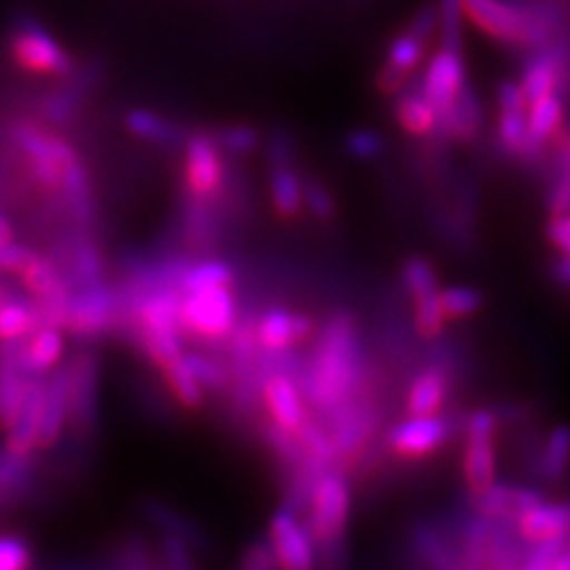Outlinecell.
Returning a JSON list of instances; mask_svg holds the SVG:
<instances>
[{
    "label": "cell",
    "mask_w": 570,
    "mask_h": 570,
    "mask_svg": "<svg viewBox=\"0 0 570 570\" xmlns=\"http://www.w3.org/2000/svg\"><path fill=\"white\" fill-rule=\"evenodd\" d=\"M43 397H46V381L41 376H29L20 412H17L14 421L6 431V444L12 452L33 454V450L39 448Z\"/></svg>",
    "instance_id": "obj_17"
},
{
    "label": "cell",
    "mask_w": 570,
    "mask_h": 570,
    "mask_svg": "<svg viewBox=\"0 0 570 570\" xmlns=\"http://www.w3.org/2000/svg\"><path fill=\"white\" fill-rule=\"evenodd\" d=\"M542 497L525 488H513V485H497L475 492V511L483 515V519H519L523 511L530 507L540 504Z\"/></svg>",
    "instance_id": "obj_24"
},
{
    "label": "cell",
    "mask_w": 570,
    "mask_h": 570,
    "mask_svg": "<svg viewBox=\"0 0 570 570\" xmlns=\"http://www.w3.org/2000/svg\"><path fill=\"white\" fill-rule=\"evenodd\" d=\"M22 297H29L24 285L20 288V285L0 278V307L8 305V302H12V299H22Z\"/></svg>",
    "instance_id": "obj_54"
},
{
    "label": "cell",
    "mask_w": 570,
    "mask_h": 570,
    "mask_svg": "<svg viewBox=\"0 0 570 570\" xmlns=\"http://www.w3.org/2000/svg\"><path fill=\"white\" fill-rule=\"evenodd\" d=\"M243 566L247 568H269V566H278L272 544H255L253 549L247 551V557L243 561Z\"/></svg>",
    "instance_id": "obj_53"
},
{
    "label": "cell",
    "mask_w": 570,
    "mask_h": 570,
    "mask_svg": "<svg viewBox=\"0 0 570 570\" xmlns=\"http://www.w3.org/2000/svg\"><path fill=\"white\" fill-rule=\"evenodd\" d=\"M27 379L22 368V341L0 343V428L3 431H8L20 412Z\"/></svg>",
    "instance_id": "obj_18"
},
{
    "label": "cell",
    "mask_w": 570,
    "mask_h": 570,
    "mask_svg": "<svg viewBox=\"0 0 570 570\" xmlns=\"http://www.w3.org/2000/svg\"><path fill=\"white\" fill-rule=\"evenodd\" d=\"M181 288L178 285H163L134 297V318L142 350L150 360L165 368L176 362L181 352V321H178V307H181Z\"/></svg>",
    "instance_id": "obj_2"
},
{
    "label": "cell",
    "mask_w": 570,
    "mask_h": 570,
    "mask_svg": "<svg viewBox=\"0 0 570 570\" xmlns=\"http://www.w3.org/2000/svg\"><path fill=\"white\" fill-rule=\"evenodd\" d=\"M163 373H165V379H167V383L174 392V397L181 402L184 406L198 409L203 404V385L198 383V379L193 376V371L186 362V354L178 356L176 362L167 364L163 368Z\"/></svg>",
    "instance_id": "obj_36"
},
{
    "label": "cell",
    "mask_w": 570,
    "mask_h": 570,
    "mask_svg": "<svg viewBox=\"0 0 570 570\" xmlns=\"http://www.w3.org/2000/svg\"><path fill=\"white\" fill-rule=\"evenodd\" d=\"M62 198L65 205L79 226H88L94 222V190H91V178L79 155H75L69 163L62 167Z\"/></svg>",
    "instance_id": "obj_27"
},
{
    "label": "cell",
    "mask_w": 570,
    "mask_h": 570,
    "mask_svg": "<svg viewBox=\"0 0 570 570\" xmlns=\"http://www.w3.org/2000/svg\"><path fill=\"white\" fill-rule=\"evenodd\" d=\"M397 119L414 136H428L438 129V110L423 94H406L397 102Z\"/></svg>",
    "instance_id": "obj_33"
},
{
    "label": "cell",
    "mask_w": 570,
    "mask_h": 570,
    "mask_svg": "<svg viewBox=\"0 0 570 570\" xmlns=\"http://www.w3.org/2000/svg\"><path fill=\"white\" fill-rule=\"evenodd\" d=\"M14 140L24 157L29 159L33 176L46 190L58 193L62 188V167L69 163L77 153L71 150L67 140L58 136H48L39 131L29 121H20L14 127Z\"/></svg>",
    "instance_id": "obj_9"
},
{
    "label": "cell",
    "mask_w": 570,
    "mask_h": 570,
    "mask_svg": "<svg viewBox=\"0 0 570 570\" xmlns=\"http://www.w3.org/2000/svg\"><path fill=\"white\" fill-rule=\"evenodd\" d=\"M234 283V269L226 262L219 259H205L200 264H188L186 272L178 281L181 293H198L209 288H228Z\"/></svg>",
    "instance_id": "obj_32"
},
{
    "label": "cell",
    "mask_w": 570,
    "mask_h": 570,
    "mask_svg": "<svg viewBox=\"0 0 570 570\" xmlns=\"http://www.w3.org/2000/svg\"><path fill=\"white\" fill-rule=\"evenodd\" d=\"M554 276L563 283V285H570V257L563 255L557 266H554Z\"/></svg>",
    "instance_id": "obj_55"
},
{
    "label": "cell",
    "mask_w": 570,
    "mask_h": 570,
    "mask_svg": "<svg viewBox=\"0 0 570 570\" xmlns=\"http://www.w3.org/2000/svg\"><path fill=\"white\" fill-rule=\"evenodd\" d=\"M127 129L136 138L157 142V146H171V142L178 140V129L174 124L148 110H131L127 115Z\"/></svg>",
    "instance_id": "obj_35"
},
{
    "label": "cell",
    "mask_w": 570,
    "mask_h": 570,
    "mask_svg": "<svg viewBox=\"0 0 570 570\" xmlns=\"http://www.w3.org/2000/svg\"><path fill=\"white\" fill-rule=\"evenodd\" d=\"M440 302H442V312L448 318H463L471 316L473 312L480 309V293L471 291V288H448L440 293Z\"/></svg>",
    "instance_id": "obj_43"
},
{
    "label": "cell",
    "mask_w": 570,
    "mask_h": 570,
    "mask_svg": "<svg viewBox=\"0 0 570 570\" xmlns=\"http://www.w3.org/2000/svg\"><path fill=\"white\" fill-rule=\"evenodd\" d=\"M416 326H419V333L423 337H438L444 328V321H448V316H444L442 312V302H440V293L431 295V297H423V299H416Z\"/></svg>",
    "instance_id": "obj_42"
},
{
    "label": "cell",
    "mask_w": 570,
    "mask_h": 570,
    "mask_svg": "<svg viewBox=\"0 0 570 570\" xmlns=\"http://www.w3.org/2000/svg\"><path fill=\"white\" fill-rule=\"evenodd\" d=\"M568 466H570V428L557 425L547 438L542 459H540V469L544 478L559 480L566 475Z\"/></svg>",
    "instance_id": "obj_37"
},
{
    "label": "cell",
    "mask_w": 570,
    "mask_h": 570,
    "mask_svg": "<svg viewBox=\"0 0 570 570\" xmlns=\"http://www.w3.org/2000/svg\"><path fill=\"white\" fill-rule=\"evenodd\" d=\"M347 150L354 157H362V159H371V157H379L383 150V140L379 134L373 131H354L347 138Z\"/></svg>",
    "instance_id": "obj_49"
},
{
    "label": "cell",
    "mask_w": 570,
    "mask_h": 570,
    "mask_svg": "<svg viewBox=\"0 0 570 570\" xmlns=\"http://www.w3.org/2000/svg\"><path fill=\"white\" fill-rule=\"evenodd\" d=\"M440 27H442V46L459 50L461 46V0H440Z\"/></svg>",
    "instance_id": "obj_45"
},
{
    "label": "cell",
    "mask_w": 570,
    "mask_h": 570,
    "mask_svg": "<svg viewBox=\"0 0 570 570\" xmlns=\"http://www.w3.org/2000/svg\"><path fill=\"white\" fill-rule=\"evenodd\" d=\"M119 312L121 299L110 285H105L102 281L81 285V288H77V293L71 295L65 328L71 335L96 337L117 324Z\"/></svg>",
    "instance_id": "obj_8"
},
{
    "label": "cell",
    "mask_w": 570,
    "mask_h": 570,
    "mask_svg": "<svg viewBox=\"0 0 570 570\" xmlns=\"http://www.w3.org/2000/svg\"><path fill=\"white\" fill-rule=\"evenodd\" d=\"M272 200L281 217H295L305 205V186L293 169L281 167L272 176Z\"/></svg>",
    "instance_id": "obj_34"
},
{
    "label": "cell",
    "mask_w": 570,
    "mask_h": 570,
    "mask_svg": "<svg viewBox=\"0 0 570 570\" xmlns=\"http://www.w3.org/2000/svg\"><path fill=\"white\" fill-rule=\"evenodd\" d=\"M494 414L475 412L466 423V444H463V478L471 492H480L494 483Z\"/></svg>",
    "instance_id": "obj_10"
},
{
    "label": "cell",
    "mask_w": 570,
    "mask_h": 570,
    "mask_svg": "<svg viewBox=\"0 0 570 570\" xmlns=\"http://www.w3.org/2000/svg\"><path fill=\"white\" fill-rule=\"evenodd\" d=\"M269 544L274 549L276 563L291 570L314 566V538L307 528L297 521L293 511H278L272 521Z\"/></svg>",
    "instance_id": "obj_16"
},
{
    "label": "cell",
    "mask_w": 570,
    "mask_h": 570,
    "mask_svg": "<svg viewBox=\"0 0 570 570\" xmlns=\"http://www.w3.org/2000/svg\"><path fill=\"white\" fill-rule=\"evenodd\" d=\"M65 350L62 328L39 326L22 341V368L27 376H43L46 371L58 366Z\"/></svg>",
    "instance_id": "obj_26"
},
{
    "label": "cell",
    "mask_w": 570,
    "mask_h": 570,
    "mask_svg": "<svg viewBox=\"0 0 570 570\" xmlns=\"http://www.w3.org/2000/svg\"><path fill=\"white\" fill-rule=\"evenodd\" d=\"M98 362L94 354H79L69 364V425L88 433L96 425Z\"/></svg>",
    "instance_id": "obj_13"
},
{
    "label": "cell",
    "mask_w": 570,
    "mask_h": 570,
    "mask_svg": "<svg viewBox=\"0 0 570 570\" xmlns=\"http://www.w3.org/2000/svg\"><path fill=\"white\" fill-rule=\"evenodd\" d=\"M10 52L17 65L33 75L69 77L75 71L69 52L29 17L17 20L10 33Z\"/></svg>",
    "instance_id": "obj_4"
},
{
    "label": "cell",
    "mask_w": 570,
    "mask_h": 570,
    "mask_svg": "<svg viewBox=\"0 0 570 570\" xmlns=\"http://www.w3.org/2000/svg\"><path fill=\"white\" fill-rule=\"evenodd\" d=\"M305 205L312 209L314 217L318 219H331L335 214V205L331 195L314 181L305 184Z\"/></svg>",
    "instance_id": "obj_50"
},
{
    "label": "cell",
    "mask_w": 570,
    "mask_h": 570,
    "mask_svg": "<svg viewBox=\"0 0 570 570\" xmlns=\"http://www.w3.org/2000/svg\"><path fill=\"white\" fill-rule=\"evenodd\" d=\"M350 515V488L343 475L326 473L314 480L309 492V532L321 544L341 538Z\"/></svg>",
    "instance_id": "obj_7"
},
{
    "label": "cell",
    "mask_w": 570,
    "mask_h": 570,
    "mask_svg": "<svg viewBox=\"0 0 570 570\" xmlns=\"http://www.w3.org/2000/svg\"><path fill=\"white\" fill-rule=\"evenodd\" d=\"M181 331L203 341H222L236 328V299L228 288L186 293L178 307Z\"/></svg>",
    "instance_id": "obj_6"
},
{
    "label": "cell",
    "mask_w": 570,
    "mask_h": 570,
    "mask_svg": "<svg viewBox=\"0 0 570 570\" xmlns=\"http://www.w3.org/2000/svg\"><path fill=\"white\" fill-rule=\"evenodd\" d=\"M264 402L269 409L274 425L285 433H299L307 423L305 404H302L299 390L288 376H272L264 383Z\"/></svg>",
    "instance_id": "obj_20"
},
{
    "label": "cell",
    "mask_w": 570,
    "mask_h": 570,
    "mask_svg": "<svg viewBox=\"0 0 570 570\" xmlns=\"http://www.w3.org/2000/svg\"><path fill=\"white\" fill-rule=\"evenodd\" d=\"M312 331V321L288 309H269L255 326L257 343L269 352H285L295 343L305 341Z\"/></svg>",
    "instance_id": "obj_21"
},
{
    "label": "cell",
    "mask_w": 570,
    "mask_h": 570,
    "mask_svg": "<svg viewBox=\"0 0 570 570\" xmlns=\"http://www.w3.org/2000/svg\"><path fill=\"white\" fill-rule=\"evenodd\" d=\"M499 146L507 153L532 159L530 131H528V100L519 83L504 81L499 86Z\"/></svg>",
    "instance_id": "obj_12"
},
{
    "label": "cell",
    "mask_w": 570,
    "mask_h": 570,
    "mask_svg": "<svg viewBox=\"0 0 570 570\" xmlns=\"http://www.w3.org/2000/svg\"><path fill=\"white\" fill-rule=\"evenodd\" d=\"M362 383V347L350 316H335L321 335L307 368L305 395L321 409L337 412Z\"/></svg>",
    "instance_id": "obj_1"
},
{
    "label": "cell",
    "mask_w": 570,
    "mask_h": 570,
    "mask_svg": "<svg viewBox=\"0 0 570 570\" xmlns=\"http://www.w3.org/2000/svg\"><path fill=\"white\" fill-rule=\"evenodd\" d=\"M423 46L425 41L419 39L414 31L400 33L387 50V65L402 69L404 75H412V71L419 67V62L423 60Z\"/></svg>",
    "instance_id": "obj_40"
},
{
    "label": "cell",
    "mask_w": 570,
    "mask_h": 570,
    "mask_svg": "<svg viewBox=\"0 0 570 570\" xmlns=\"http://www.w3.org/2000/svg\"><path fill=\"white\" fill-rule=\"evenodd\" d=\"M478 127H480V107L471 91V86L466 83L461 88L456 100L438 117V129L456 140H469L478 134Z\"/></svg>",
    "instance_id": "obj_30"
},
{
    "label": "cell",
    "mask_w": 570,
    "mask_h": 570,
    "mask_svg": "<svg viewBox=\"0 0 570 570\" xmlns=\"http://www.w3.org/2000/svg\"><path fill=\"white\" fill-rule=\"evenodd\" d=\"M14 240V230H12V224L0 214V245L3 243H10Z\"/></svg>",
    "instance_id": "obj_56"
},
{
    "label": "cell",
    "mask_w": 570,
    "mask_h": 570,
    "mask_svg": "<svg viewBox=\"0 0 570 570\" xmlns=\"http://www.w3.org/2000/svg\"><path fill=\"white\" fill-rule=\"evenodd\" d=\"M566 71L568 58L563 50H542L534 58H530V62L523 69V79L519 83L528 105L549 94H557V88L566 79Z\"/></svg>",
    "instance_id": "obj_22"
},
{
    "label": "cell",
    "mask_w": 570,
    "mask_h": 570,
    "mask_svg": "<svg viewBox=\"0 0 570 570\" xmlns=\"http://www.w3.org/2000/svg\"><path fill=\"white\" fill-rule=\"evenodd\" d=\"M20 276L27 293L36 299V305H39L43 326L65 328L75 288H71L69 278L60 272V266L48 257L31 253V257L20 269Z\"/></svg>",
    "instance_id": "obj_5"
},
{
    "label": "cell",
    "mask_w": 570,
    "mask_h": 570,
    "mask_svg": "<svg viewBox=\"0 0 570 570\" xmlns=\"http://www.w3.org/2000/svg\"><path fill=\"white\" fill-rule=\"evenodd\" d=\"M31 566V549L20 538H0V570H22Z\"/></svg>",
    "instance_id": "obj_47"
},
{
    "label": "cell",
    "mask_w": 570,
    "mask_h": 570,
    "mask_svg": "<svg viewBox=\"0 0 570 570\" xmlns=\"http://www.w3.org/2000/svg\"><path fill=\"white\" fill-rule=\"evenodd\" d=\"M219 142H222V148L243 155L257 146V131L247 129V127H230L219 134Z\"/></svg>",
    "instance_id": "obj_48"
},
{
    "label": "cell",
    "mask_w": 570,
    "mask_h": 570,
    "mask_svg": "<svg viewBox=\"0 0 570 570\" xmlns=\"http://www.w3.org/2000/svg\"><path fill=\"white\" fill-rule=\"evenodd\" d=\"M463 86H466V71H463L461 52L442 46V50L425 69V77L421 83L423 98L435 107L440 117L456 100Z\"/></svg>",
    "instance_id": "obj_15"
},
{
    "label": "cell",
    "mask_w": 570,
    "mask_h": 570,
    "mask_svg": "<svg viewBox=\"0 0 570 570\" xmlns=\"http://www.w3.org/2000/svg\"><path fill=\"white\" fill-rule=\"evenodd\" d=\"M43 115L48 121L52 124H65L77 112V91L71 88V91H60V94H50L43 100Z\"/></svg>",
    "instance_id": "obj_46"
},
{
    "label": "cell",
    "mask_w": 570,
    "mask_h": 570,
    "mask_svg": "<svg viewBox=\"0 0 570 570\" xmlns=\"http://www.w3.org/2000/svg\"><path fill=\"white\" fill-rule=\"evenodd\" d=\"M450 395V376L440 366H428L409 385L406 414L409 416H433Z\"/></svg>",
    "instance_id": "obj_25"
},
{
    "label": "cell",
    "mask_w": 570,
    "mask_h": 570,
    "mask_svg": "<svg viewBox=\"0 0 570 570\" xmlns=\"http://www.w3.org/2000/svg\"><path fill=\"white\" fill-rule=\"evenodd\" d=\"M549 212L554 217L557 214H570V134L561 142L559 176L549 190Z\"/></svg>",
    "instance_id": "obj_41"
},
{
    "label": "cell",
    "mask_w": 570,
    "mask_h": 570,
    "mask_svg": "<svg viewBox=\"0 0 570 570\" xmlns=\"http://www.w3.org/2000/svg\"><path fill=\"white\" fill-rule=\"evenodd\" d=\"M547 238L561 249V255L570 257V214H557L547 226Z\"/></svg>",
    "instance_id": "obj_52"
},
{
    "label": "cell",
    "mask_w": 570,
    "mask_h": 570,
    "mask_svg": "<svg viewBox=\"0 0 570 570\" xmlns=\"http://www.w3.org/2000/svg\"><path fill=\"white\" fill-rule=\"evenodd\" d=\"M39 326H43V321L39 314V305H36L31 295L12 299L0 307V343L24 341Z\"/></svg>",
    "instance_id": "obj_31"
},
{
    "label": "cell",
    "mask_w": 570,
    "mask_h": 570,
    "mask_svg": "<svg viewBox=\"0 0 570 570\" xmlns=\"http://www.w3.org/2000/svg\"><path fill=\"white\" fill-rule=\"evenodd\" d=\"M402 283L406 293L412 295V299H423V297H431L438 293V276L433 272V266L428 264L421 257L409 259L402 269Z\"/></svg>",
    "instance_id": "obj_39"
},
{
    "label": "cell",
    "mask_w": 570,
    "mask_h": 570,
    "mask_svg": "<svg viewBox=\"0 0 570 570\" xmlns=\"http://www.w3.org/2000/svg\"><path fill=\"white\" fill-rule=\"evenodd\" d=\"M186 362L193 371V376L198 379V383L203 385V390H222L228 383V373L226 368L209 360L205 354H186Z\"/></svg>",
    "instance_id": "obj_44"
},
{
    "label": "cell",
    "mask_w": 570,
    "mask_h": 570,
    "mask_svg": "<svg viewBox=\"0 0 570 570\" xmlns=\"http://www.w3.org/2000/svg\"><path fill=\"white\" fill-rule=\"evenodd\" d=\"M33 478V456L12 452L8 444L0 448V507L14 504Z\"/></svg>",
    "instance_id": "obj_29"
},
{
    "label": "cell",
    "mask_w": 570,
    "mask_h": 570,
    "mask_svg": "<svg viewBox=\"0 0 570 570\" xmlns=\"http://www.w3.org/2000/svg\"><path fill=\"white\" fill-rule=\"evenodd\" d=\"M563 127V100L557 94H549L528 105V131L532 159L540 157L544 142L554 138Z\"/></svg>",
    "instance_id": "obj_28"
},
{
    "label": "cell",
    "mask_w": 570,
    "mask_h": 570,
    "mask_svg": "<svg viewBox=\"0 0 570 570\" xmlns=\"http://www.w3.org/2000/svg\"><path fill=\"white\" fill-rule=\"evenodd\" d=\"M224 186L219 146L209 136H193L186 148V188L193 203H209Z\"/></svg>",
    "instance_id": "obj_11"
},
{
    "label": "cell",
    "mask_w": 570,
    "mask_h": 570,
    "mask_svg": "<svg viewBox=\"0 0 570 570\" xmlns=\"http://www.w3.org/2000/svg\"><path fill=\"white\" fill-rule=\"evenodd\" d=\"M450 438V421L438 414L433 416H409L387 433V448L400 456H425L442 448Z\"/></svg>",
    "instance_id": "obj_14"
},
{
    "label": "cell",
    "mask_w": 570,
    "mask_h": 570,
    "mask_svg": "<svg viewBox=\"0 0 570 570\" xmlns=\"http://www.w3.org/2000/svg\"><path fill=\"white\" fill-rule=\"evenodd\" d=\"M469 20L492 39L511 46H538L551 33L549 17L509 0H461Z\"/></svg>",
    "instance_id": "obj_3"
},
{
    "label": "cell",
    "mask_w": 570,
    "mask_h": 570,
    "mask_svg": "<svg viewBox=\"0 0 570 570\" xmlns=\"http://www.w3.org/2000/svg\"><path fill=\"white\" fill-rule=\"evenodd\" d=\"M69 423V364L58 368L56 376L46 381L39 448L48 450L56 444Z\"/></svg>",
    "instance_id": "obj_23"
},
{
    "label": "cell",
    "mask_w": 570,
    "mask_h": 570,
    "mask_svg": "<svg viewBox=\"0 0 570 570\" xmlns=\"http://www.w3.org/2000/svg\"><path fill=\"white\" fill-rule=\"evenodd\" d=\"M163 557L171 568L193 566L186 540L178 538V534H171V532H169V538H165V542H163Z\"/></svg>",
    "instance_id": "obj_51"
},
{
    "label": "cell",
    "mask_w": 570,
    "mask_h": 570,
    "mask_svg": "<svg viewBox=\"0 0 570 570\" xmlns=\"http://www.w3.org/2000/svg\"><path fill=\"white\" fill-rule=\"evenodd\" d=\"M515 528H519V534L530 544L568 538L570 534V502L534 504L528 511H523L519 519H515Z\"/></svg>",
    "instance_id": "obj_19"
},
{
    "label": "cell",
    "mask_w": 570,
    "mask_h": 570,
    "mask_svg": "<svg viewBox=\"0 0 570 570\" xmlns=\"http://www.w3.org/2000/svg\"><path fill=\"white\" fill-rule=\"evenodd\" d=\"M67 278L69 283L77 281V288L102 281V262L98 255V247L91 240L81 238L71 247V274ZM71 288H75V285H71Z\"/></svg>",
    "instance_id": "obj_38"
}]
</instances>
